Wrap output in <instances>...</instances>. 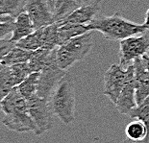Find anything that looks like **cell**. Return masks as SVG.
<instances>
[{
    "label": "cell",
    "mask_w": 149,
    "mask_h": 143,
    "mask_svg": "<svg viewBox=\"0 0 149 143\" xmlns=\"http://www.w3.org/2000/svg\"><path fill=\"white\" fill-rule=\"evenodd\" d=\"M0 110L5 113L2 124L10 131L36 132V125L28 112V100L22 96L17 87H13L2 100Z\"/></svg>",
    "instance_id": "6da1fadb"
},
{
    "label": "cell",
    "mask_w": 149,
    "mask_h": 143,
    "mask_svg": "<svg viewBox=\"0 0 149 143\" xmlns=\"http://www.w3.org/2000/svg\"><path fill=\"white\" fill-rule=\"evenodd\" d=\"M88 31H98L106 40H122L127 37L144 34L149 29L142 24L134 23L116 12L110 17H100L87 25Z\"/></svg>",
    "instance_id": "7a4b0ae2"
},
{
    "label": "cell",
    "mask_w": 149,
    "mask_h": 143,
    "mask_svg": "<svg viewBox=\"0 0 149 143\" xmlns=\"http://www.w3.org/2000/svg\"><path fill=\"white\" fill-rule=\"evenodd\" d=\"M54 115L63 124L69 125L75 119V87L72 78L66 73L54 90L49 99Z\"/></svg>",
    "instance_id": "3957f363"
},
{
    "label": "cell",
    "mask_w": 149,
    "mask_h": 143,
    "mask_svg": "<svg viewBox=\"0 0 149 143\" xmlns=\"http://www.w3.org/2000/svg\"><path fill=\"white\" fill-rule=\"evenodd\" d=\"M93 46V31H88L57 47V62L62 69L71 67L88 55Z\"/></svg>",
    "instance_id": "277c9868"
},
{
    "label": "cell",
    "mask_w": 149,
    "mask_h": 143,
    "mask_svg": "<svg viewBox=\"0 0 149 143\" xmlns=\"http://www.w3.org/2000/svg\"><path fill=\"white\" fill-rule=\"evenodd\" d=\"M40 74L39 90L37 94L49 100L54 90L66 74V71L60 67L57 62V48L52 50L45 65L40 71Z\"/></svg>",
    "instance_id": "5b68a950"
},
{
    "label": "cell",
    "mask_w": 149,
    "mask_h": 143,
    "mask_svg": "<svg viewBox=\"0 0 149 143\" xmlns=\"http://www.w3.org/2000/svg\"><path fill=\"white\" fill-rule=\"evenodd\" d=\"M134 65H129L127 68L120 65L113 63L104 74L103 94L107 96L113 104L116 103L122 88L129 79L134 77Z\"/></svg>",
    "instance_id": "8992f818"
},
{
    "label": "cell",
    "mask_w": 149,
    "mask_h": 143,
    "mask_svg": "<svg viewBox=\"0 0 149 143\" xmlns=\"http://www.w3.org/2000/svg\"><path fill=\"white\" fill-rule=\"evenodd\" d=\"M28 112L36 125L35 135H42L53 127L55 115L49 100L36 94L28 100Z\"/></svg>",
    "instance_id": "52a82bcc"
},
{
    "label": "cell",
    "mask_w": 149,
    "mask_h": 143,
    "mask_svg": "<svg viewBox=\"0 0 149 143\" xmlns=\"http://www.w3.org/2000/svg\"><path fill=\"white\" fill-rule=\"evenodd\" d=\"M57 31H58V25L55 22L48 26L35 30L29 36L17 41L15 45L29 51H35L40 48L49 50L56 49L58 47Z\"/></svg>",
    "instance_id": "ba28073f"
},
{
    "label": "cell",
    "mask_w": 149,
    "mask_h": 143,
    "mask_svg": "<svg viewBox=\"0 0 149 143\" xmlns=\"http://www.w3.org/2000/svg\"><path fill=\"white\" fill-rule=\"evenodd\" d=\"M149 52V37L137 35L119 41V65L124 68Z\"/></svg>",
    "instance_id": "9c48e42d"
},
{
    "label": "cell",
    "mask_w": 149,
    "mask_h": 143,
    "mask_svg": "<svg viewBox=\"0 0 149 143\" xmlns=\"http://www.w3.org/2000/svg\"><path fill=\"white\" fill-rule=\"evenodd\" d=\"M24 12L29 15L36 30L56 22L48 0H26Z\"/></svg>",
    "instance_id": "30bf717a"
},
{
    "label": "cell",
    "mask_w": 149,
    "mask_h": 143,
    "mask_svg": "<svg viewBox=\"0 0 149 143\" xmlns=\"http://www.w3.org/2000/svg\"><path fill=\"white\" fill-rule=\"evenodd\" d=\"M133 65L135 72L136 100L139 105L149 97V72L142 61V57L136 60Z\"/></svg>",
    "instance_id": "8fae6325"
},
{
    "label": "cell",
    "mask_w": 149,
    "mask_h": 143,
    "mask_svg": "<svg viewBox=\"0 0 149 143\" xmlns=\"http://www.w3.org/2000/svg\"><path fill=\"white\" fill-rule=\"evenodd\" d=\"M115 105L118 112L124 115H129L131 110L138 106L137 100H136L135 76L129 79L125 84Z\"/></svg>",
    "instance_id": "7c38bea8"
},
{
    "label": "cell",
    "mask_w": 149,
    "mask_h": 143,
    "mask_svg": "<svg viewBox=\"0 0 149 143\" xmlns=\"http://www.w3.org/2000/svg\"><path fill=\"white\" fill-rule=\"evenodd\" d=\"M100 10V4H91V5H85L82 7H79L73 11L70 15H68L65 19L62 21L56 22L58 24L62 23H72V24H80V25H87L91 23L95 15Z\"/></svg>",
    "instance_id": "4fadbf2b"
},
{
    "label": "cell",
    "mask_w": 149,
    "mask_h": 143,
    "mask_svg": "<svg viewBox=\"0 0 149 143\" xmlns=\"http://www.w3.org/2000/svg\"><path fill=\"white\" fill-rule=\"evenodd\" d=\"M35 30L36 29H35L29 15L26 12H22L15 18L14 31H13L10 40L17 43V41L32 34Z\"/></svg>",
    "instance_id": "5bb4252c"
},
{
    "label": "cell",
    "mask_w": 149,
    "mask_h": 143,
    "mask_svg": "<svg viewBox=\"0 0 149 143\" xmlns=\"http://www.w3.org/2000/svg\"><path fill=\"white\" fill-rule=\"evenodd\" d=\"M57 25H58V31H57L58 47L63 45L66 41L73 39V37L88 32V27L86 25L72 24V23H62V24L57 23Z\"/></svg>",
    "instance_id": "9a60e30c"
},
{
    "label": "cell",
    "mask_w": 149,
    "mask_h": 143,
    "mask_svg": "<svg viewBox=\"0 0 149 143\" xmlns=\"http://www.w3.org/2000/svg\"><path fill=\"white\" fill-rule=\"evenodd\" d=\"M40 72H32L18 85H17L18 90L26 100L31 99L38 93L40 83Z\"/></svg>",
    "instance_id": "2e32d148"
},
{
    "label": "cell",
    "mask_w": 149,
    "mask_h": 143,
    "mask_svg": "<svg viewBox=\"0 0 149 143\" xmlns=\"http://www.w3.org/2000/svg\"><path fill=\"white\" fill-rule=\"evenodd\" d=\"M32 53L33 51H29V50L23 49L15 45L14 48L8 52L7 55L4 56V58L1 61V65L11 66L17 65V63L28 62L32 56Z\"/></svg>",
    "instance_id": "e0dca14e"
},
{
    "label": "cell",
    "mask_w": 149,
    "mask_h": 143,
    "mask_svg": "<svg viewBox=\"0 0 149 143\" xmlns=\"http://www.w3.org/2000/svg\"><path fill=\"white\" fill-rule=\"evenodd\" d=\"M26 0H0V17L15 18L24 12Z\"/></svg>",
    "instance_id": "ac0fdd59"
},
{
    "label": "cell",
    "mask_w": 149,
    "mask_h": 143,
    "mask_svg": "<svg viewBox=\"0 0 149 143\" xmlns=\"http://www.w3.org/2000/svg\"><path fill=\"white\" fill-rule=\"evenodd\" d=\"M126 138L131 140H144L148 139V131L146 126L139 120L131 121L125 128ZM149 140V139H148Z\"/></svg>",
    "instance_id": "d6986e66"
},
{
    "label": "cell",
    "mask_w": 149,
    "mask_h": 143,
    "mask_svg": "<svg viewBox=\"0 0 149 143\" xmlns=\"http://www.w3.org/2000/svg\"><path fill=\"white\" fill-rule=\"evenodd\" d=\"M15 87L10 66L3 65L0 63V109H1L2 100Z\"/></svg>",
    "instance_id": "ffe728a7"
},
{
    "label": "cell",
    "mask_w": 149,
    "mask_h": 143,
    "mask_svg": "<svg viewBox=\"0 0 149 143\" xmlns=\"http://www.w3.org/2000/svg\"><path fill=\"white\" fill-rule=\"evenodd\" d=\"M51 52L52 50L45 48H40L33 51L32 56L28 62V65H29L32 72H40L42 70L43 66L45 65Z\"/></svg>",
    "instance_id": "44dd1931"
},
{
    "label": "cell",
    "mask_w": 149,
    "mask_h": 143,
    "mask_svg": "<svg viewBox=\"0 0 149 143\" xmlns=\"http://www.w3.org/2000/svg\"><path fill=\"white\" fill-rule=\"evenodd\" d=\"M128 116L132 119L139 120L146 126L149 139V97H147L143 102H141L136 108H134Z\"/></svg>",
    "instance_id": "7402d4cb"
},
{
    "label": "cell",
    "mask_w": 149,
    "mask_h": 143,
    "mask_svg": "<svg viewBox=\"0 0 149 143\" xmlns=\"http://www.w3.org/2000/svg\"><path fill=\"white\" fill-rule=\"evenodd\" d=\"M10 69L15 87L19 85L28 75H30L32 73V70H31L28 62H22V63L11 65Z\"/></svg>",
    "instance_id": "603a6c76"
},
{
    "label": "cell",
    "mask_w": 149,
    "mask_h": 143,
    "mask_svg": "<svg viewBox=\"0 0 149 143\" xmlns=\"http://www.w3.org/2000/svg\"><path fill=\"white\" fill-rule=\"evenodd\" d=\"M14 21L0 22V40H6L9 35H12L14 31Z\"/></svg>",
    "instance_id": "cb8c5ba5"
},
{
    "label": "cell",
    "mask_w": 149,
    "mask_h": 143,
    "mask_svg": "<svg viewBox=\"0 0 149 143\" xmlns=\"http://www.w3.org/2000/svg\"><path fill=\"white\" fill-rule=\"evenodd\" d=\"M15 46V42L12 41L10 39L0 40V63H1V61L4 58V56L7 55L8 52L11 49L14 48Z\"/></svg>",
    "instance_id": "d4e9b609"
},
{
    "label": "cell",
    "mask_w": 149,
    "mask_h": 143,
    "mask_svg": "<svg viewBox=\"0 0 149 143\" xmlns=\"http://www.w3.org/2000/svg\"><path fill=\"white\" fill-rule=\"evenodd\" d=\"M122 143H149L148 139H144V140H131V139L126 138L125 140H123Z\"/></svg>",
    "instance_id": "484cf974"
},
{
    "label": "cell",
    "mask_w": 149,
    "mask_h": 143,
    "mask_svg": "<svg viewBox=\"0 0 149 143\" xmlns=\"http://www.w3.org/2000/svg\"><path fill=\"white\" fill-rule=\"evenodd\" d=\"M142 61H143L145 67H146V69H147L148 72H149V56L144 55L143 57H142Z\"/></svg>",
    "instance_id": "4316f807"
},
{
    "label": "cell",
    "mask_w": 149,
    "mask_h": 143,
    "mask_svg": "<svg viewBox=\"0 0 149 143\" xmlns=\"http://www.w3.org/2000/svg\"><path fill=\"white\" fill-rule=\"evenodd\" d=\"M143 24L149 29V9H148L147 12H146V15H145V18H144Z\"/></svg>",
    "instance_id": "83f0119b"
},
{
    "label": "cell",
    "mask_w": 149,
    "mask_h": 143,
    "mask_svg": "<svg viewBox=\"0 0 149 143\" xmlns=\"http://www.w3.org/2000/svg\"><path fill=\"white\" fill-rule=\"evenodd\" d=\"M13 20H15L14 17H0V22L13 21Z\"/></svg>",
    "instance_id": "f1b7e54d"
}]
</instances>
